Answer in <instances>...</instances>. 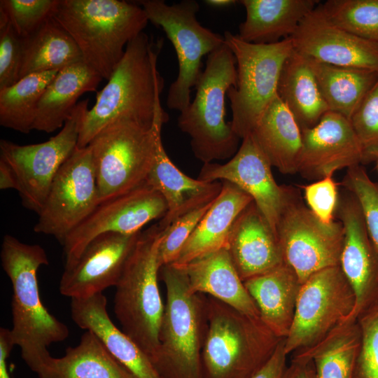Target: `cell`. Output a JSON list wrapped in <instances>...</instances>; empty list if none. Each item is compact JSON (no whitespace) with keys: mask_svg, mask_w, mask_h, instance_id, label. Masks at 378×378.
I'll return each instance as SVG.
<instances>
[{"mask_svg":"<svg viewBox=\"0 0 378 378\" xmlns=\"http://www.w3.org/2000/svg\"><path fill=\"white\" fill-rule=\"evenodd\" d=\"M162 42V38L154 41L143 31L127 43L106 85L97 92L95 104L85 113L77 148L88 146L100 130L120 118L152 126L164 85L157 70Z\"/></svg>","mask_w":378,"mask_h":378,"instance_id":"obj_1","label":"cell"},{"mask_svg":"<svg viewBox=\"0 0 378 378\" xmlns=\"http://www.w3.org/2000/svg\"><path fill=\"white\" fill-rule=\"evenodd\" d=\"M0 257L13 288L11 336L22 360L36 373L50 356L47 348L69 335L65 323L48 312L40 298L37 272L49 264L48 258L40 245L23 243L10 234L3 238Z\"/></svg>","mask_w":378,"mask_h":378,"instance_id":"obj_2","label":"cell"},{"mask_svg":"<svg viewBox=\"0 0 378 378\" xmlns=\"http://www.w3.org/2000/svg\"><path fill=\"white\" fill-rule=\"evenodd\" d=\"M52 17L72 37L85 63L107 80L127 43L148 22L136 2L120 0H59Z\"/></svg>","mask_w":378,"mask_h":378,"instance_id":"obj_3","label":"cell"},{"mask_svg":"<svg viewBox=\"0 0 378 378\" xmlns=\"http://www.w3.org/2000/svg\"><path fill=\"white\" fill-rule=\"evenodd\" d=\"M164 228L158 223L141 231L115 285L113 311L122 330L155 360L164 315L158 287L159 246Z\"/></svg>","mask_w":378,"mask_h":378,"instance_id":"obj_4","label":"cell"},{"mask_svg":"<svg viewBox=\"0 0 378 378\" xmlns=\"http://www.w3.org/2000/svg\"><path fill=\"white\" fill-rule=\"evenodd\" d=\"M207 329L202 351L203 378H251L281 340L260 317L206 298Z\"/></svg>","mask_w":378,"mask_h":378,"instance_id":"obj_5","label":"cell"},{"mask_svg":"<svg viewBox=\"0 0 378 378\" xmlns=\"http://www.w3.org/2000/svg\"><path fill=\"white\" fill-rule=\"evenodd\" d=\"M237 78L235 57L224 43L208 55L194 100L180 112L178 126L190 136L194 155L204 164L232 158L239 148L241 139L225 118V97Z\"/></svg>","mask_w":378,"mask_h":378,"instance_id":"obj_6","label":"cell"},{"mask_svg":"<svg viewBox=\"0 0 378 378\" xmlns=\"http://www.w3.org/2000/svg\"><path fill=\"white\" fill-rule=\"evenodd\" d=\"M160 272L166 286L167 300L160 347L153 363L163 378H203L206 298L190 290L182 268L169 264L162 266Z\"/></svg>","mask_w":378,"mask_h":378,"instance_id":"obj_7","label":"cell"},{"mask_svg":"<svg viewBox=\"0 0 378 378\" xmlns=\"http://www.w3.org/2000/svg\"><path fill=\"white\" fill-rule=\"evenodd\" d=\"M167 120L160 101L152 126L120 118L95 135L88 146L94 162L99 203L145 183L154 158L157 129Z\"/></svg>","mask_w":378,"mask_h":378,"instance_id":"obj_8","label":"cell"},{"mask_svg":"<svg viewBox=\"0 0 378 378\" xmlns=\"http://www.w3.org/2000/svg\"><path fill=\"white\" fill-rule=\"evenodd\" d=\"M225 43L233 53L237 64V84L227 93L230 102V125L242 139L250 134L261 115L278 94L282 68L292 54L290 38L268 44L248 43L229 31Z\"/></svg>","mask_w":378,"mask_h":378,"instance_id":"obj_9","label":"cell"},{"mask_svg":"<svg viewBox=\"0 0 378 378\" xmlns=\"http://www.w3.org/2000/svg\"><path fill=\"white\" fill-rule=\"evenodd\" d=\"M136 2L143 8L148 21L164 30L174 48L178 72L169 88L167 106L181 112L191 102L192 89L203 71L202 57L223 45L224 36L198 22L200 6L195 0H183L172 5L162 0Z\"/></svg>","mask_w":378,"mask_h":378,"instance_id":"obj_10","label":"cell"},{"mask_svg":"<svg viewBox=\"0 0 378 378\" xmlns=\"http://www.w3.org/2000/svg\"><path fill=\"white\" fill-rule=\"evenodd\" d=\"M276 234L284 262L294 270L301 285L316 272L340 264L344 243L341 222L322 223L304 204L298 188L287 186Z\"/></svg>","mask_w":378,"mask_h":378,"instance_id":"obj_11","label":"cell"},{"mask_svg":"<svg viewBox=\"0 0 378 378\" xmlns=\"http://www.w3.org/2000/svg\"><path fill=\"white\" fill-rule=\"evenodd\" d=\"M88 99L79 102L62 130L49 140L19 145L1 139L0 159L13 170L22 205L38 214L59 169L77 147Z\"/></svg>","mask_w":378,"mask_h":378,"instance_id":"obj_12","label":"cell"},{"mask_svg":"<svg viewBox=\"0 0 378 378\" xmlns=\"http://www.w3.org/2000/svg\"><path fill=\"white\" fill-rule=\"evenodd\" d=\"M354 304V292L340 265L313 274L300 286L292 326L284 339L286 354L321 341L344 323Z\"/></svg>","mask_w":378,"mask_h":378,"instance_id":"obj_13","label":"cell"},{"mask_svg":"<svg viewBox=\"0 0 378 378\" xmlns=\"http://www.w3.org/2000/svg\"><path fill=\"white\" fill-rule=\"evenodd\" d=\"M99 204L92 151L76 147L55 176L34 230L62 243Z\"/></svg>","mask_w":378,"mask_h":378,"instance_id":"obj_14","label":"cell"},{"mask_svg":"<svg viewBox=\"0 0 378 378\" xmlns=\"http://www.w3.org/2000/svg\"><path fill=\"white\" fill-rule=\"evenodd\" d=\"M167 211V205L162 195L146 182L99 203L61 243L64 268L71 266L97 236L108 232L139 233L148 223L162 219Z\"/></svg>","mask_w":378,"mask_h":378,"instance_id":"obj_15","label":"cell"},{"mask_svg":"<svg viewBox=\"0 0 378 378\" xmlns=\"http://www.w3.org/2000/svg\"><path fill=\"white\" fill-rule=\"evenodd\" d=\"M335 216L344 229L340 266L355 297L354 307L341 325L351 323L378 295V251L367 230L363 211L355 195L343 188L339 192Z\"/></svg>","mask_w":378,"mask_h":378,"instance_id":"obj_16","label":"cell"},{"mask_svg":"<svg viewBox=\"0 0 378 378\" xmlns=\"http://www.w3.org/2000/svg\"><path fill=\"white\" fill-rule=\"evenodd\" d=\"M241 140L238 150L228 162L204 164L197 178L206 182L226 181L236 185L252 197L276 234L287 186L276 183L271 163L252 134Z\"/></svg>","mask_w":378,"mask_h":378,"instance_id":"obj_17","label":"cell"},{"mask_svg":"<svg viewBox=\"0 0 378 378\" xmlns=\"http://www.w3.org/2000/svg\"><path fill=\"white\" fill-rule=\"evenodd\" d=\"M140 232H108L92 239L77 260L64 269L60 293L71 299L83 298L115 286Z\"/></svg>","mask_w":378,"mask_h":378,"instance_id":"obj_18","label":"cell"},{"mask_svg":"<svg viewBox=\"0 0 378 378\" xmlns=\"http://www.w3.org/2000/svg\"><path fill=\"white\" fill-rule=\"evenodd\" d=\"M293 50L319 62L378 71V43L332 24L317 6L290 37Z\"/></svg>","mask_w":378,"mask_h":378,"instance_id":"obj_19","label":"cell"},{"mask_svg":"<svg viewBox=\"0 0 378 378\" xmlns=\"http://www.w3.org/2000/svg\"><path fill=\"white\" fill-rule=\"evenodd\" d=\"M302 148L298 172L317 181L336 171L362 164V152L350 120L332 111L311 128L301 130Z\"/></svg>","mask_w":378,"mask_h":378,"instance_id":"obj_20","label":"cell"},{"mask_svg":"<svg viewBox=\"0 0 378 378\" xmlns=\"http://www.w3.org/2000/svg\"><path fill=\"white\" fill-rule=\"evenodd\" d=\"M227 249L243 281L284 262L277 237L253 201L236 219Z\"/></svg>","mask_w":378,"mask_h":378,"instance_id":"obj_21","label":"cell"},{"mask_svg":"<svg viewBox=\"0 0 378 378\" xmlns=\"http://www.w3.org/2000/svg\"><path fill=\"white\" fill-rule=\"evenodd\" d=\"M162 127L159 126L156 131L154 158L145 182L166 201L167 214L158 222L165 229L181 216L214 200L221 190L222 182H206L182 172L165 151Z\"/></svg>","mask_w":378,"mask_h":378,"instance_id":"obj_22","label":"cell"},{"mask_svg":"<svg viewBox=\"0 0 378 378\" xmlns=\"http://www.w3.org/2000/svg\"><path fill=\"white\" fill-rule=\"evenodd\" d=\"M103 293L71 299V316L80 328L93 332L109 353L135 378H163L149 356L111 319Z\"/></svg>","mask_w":378,"mask_h":378,"instance_id":"obj_23","label":"cell"},{"mask_svg":"<svg viewBox=\"0 0 378 378\" xmlns=\"http://www.w3.org/2000/svg\"><path fill=\"white\" fill-rule=\"evenodd\" d=\"M220 181V193L172 264L183 265L227 248L230 232L236 219L253 200L236 185L226 181Z\"/></svg>","mask_w":378,"mask_h":378,"instance_id":"obj_24","label":"cell"},{"mask_svg":"<svg viewBox=\"0 0 378 378\" xmlns=\"http://www.w3.org/2000/svg\"><path fill=\"white\" fill-rule=\"evenodd\" d=\"M176 266L186 272L192 293L208 294L245 314L260 317L227 248Z\"/></svg>","mask_w":378,"mask_h":378,"instance_id":"obj_25","label":"cell"},{"mask_svg":"<svg viewBox=\"0 0 378 378\" xmlns=\"http://www.w3.org/2000/svg\"><path fill=\"white\" fill-rule=\"evenodd\" d=\"M244 284L262 322L276 336L285 339L292 326L301 286L294 270L284 262L244 281Z\"/></svg>","mask_w":378,"mask_h":378,"instance_id":"obj_26","label":"cell"},{"mask_svg":"<svg viewBox=\"0 0 378 378\" xmlns=\"http://www.w3.org/2000/svg\"><path fill=\"white\" fill-rule=\"evenodd\" d=\"M102 77L83 60L59 71L38 104L33 130L51 133L62 128L84 93L95 91Z\"/></svg>","mask_w":378,"mask_h":378,"instance_id":"obj_27","label":"cell"},{"mask_svg":"<svg viewBox=\"0 0 378 378\" xmlns=\"http://www.w3.org/2000/svg\"><path fill=\"white\" fill-rule=\"evenodd\" d=\"M245 20L238 36L244 41L268 44L290 38L318 4L314 0H241Z\"/></svg>","mask_w":378,"mask_h":378,"instance_id":"obj_28","label":"cell"},{"mask_svg":"<svg viewBox=\"0 0 378 378\" xmlns=\"http://www.w3.org/2000/svg\"><path fill=\"white\" fill-rule=\"evenodd\" d=\"M250 134L272 167L284 174L298 172L302 131L293 115L278 94Z\"/></svg>","mask_w":378,"mask_h":378,"instance_id":"obj_29","label":"cell"},{"mask_svg":"<svg viewBox=\"0 0 378 378\" xmlns=\"http://www.w3.org/2000/svg\"><path fill=\"white\" fill-rule=\"evenodd\" d=\"M36 374L38 378H135L90 330L63 356L47 358Z\"/></svg>","mask_w":378,"mask_h":378,"instance_id":"obj_30","label":"cell"},{"mask_svg":"<svg viewBox=\"0 0 378 378\" xmlns=\"http://www.w3.org/2000/svg\"><path fill=\"white\" fill-rule=\"evenodd\" d=\"M277 93L301 130L315 126L329 111L309 58L294 50L282 68Z\"/></svg>","mask_w":378,"mask_h":378,"instance_id":"obj_31","label":"cell"},{"mask_svg":"<svg viewBox=\"0 0 378 378\" xmlns=\"http://www.w3.org/2000/svg\"><path fill=\"white\" fill-rule=\"evenodd\" d=\"M22 44L20 78L31 74L60 71L83 60L72 37L52 16L22 38Z\"/></svg>","mask_w":378,"mask_h":378,"instance_id":"obj_32","label":"cell"},{"mask_svg":"<svg viewBox=\"0 0 378 378\" xmlns=\"http://www.w3.org/2000/svg\"><path fill=\"white\" fill-rule=\"evenodd\" d=\"M356 322L339 326L319 342L298 351L293 358L314 364L313 370L308 363L311 378H354L360 344Z\"/></svg>","mask_w":378,"mask_h":378,"instance_id":"obj_33","label":"cell"},{"mask_svg":"<svg viewBox=\"0 0 378 378\" xmlns=\"http://www.w3.org/2000/svg\"><path fill=\"white\" fill-rule=\"evenodd\" d=\"M330 111L349 119L378 80V71L330 65L309 59Z\"/></svg>","mask_w":378,"mask_h":378,"instance_id":"obj_34","label":"cell"},{"mask_svg":"<svg viewBox=\"0 0 378 378\" xmlns=\"http://www.w3.org/2000/svg\"><path fill=\"white\" fill-rule=\"evenodd\" d=\"M58 71L31 74L0 90V125L23 134L33 130L41 97Z\"/></svg>","mask_w":378,"mask_h":378,"instance_id":"obj_35","label":"cell"},{"mask_svg":"<svg viewBox=\"0 0 378 378\" xmlns=\"http://www.w3.org/2000/svg\"><path fill=\"white\" fill-rule=\"evenodd\" d=\"M318 6L335 25L378 43V0H328Z\"/></svg>","mask_w":378,"mask_h":378,"instance_id":"obj_36","label":"cell"},{"mask_svg":"<svg viewBox=\"0 0 378 378\" xmlns=\"http://www.w3.org/2000/svg\"><path fill=\"white\" fill-rule=\"evenodd\" d=\"M341 186L358 200L367 230L378 251V182L372 180L360 164L346 169Z\"/></svg>","mask_w":378,"mask_h":378,"instance_id":"obj_37","label":"cell"},{"mask_svg":"<svg viewBox=\"0 0 378 378\" xmlns=\"http://www.w3.org/2000/svg\"><path fill=\"white\" fill-rule=\"evenodd\" d=\"M362 152V164L378 158V80L350 118Z\"/></svg>","mask_w":378,"mask_h":378,"instance_id":"obj_38","label":"cell"},{"mask_svg":"<svg viewBox=\"0 0 378 378\" xmlns=\"http://www.w3.org/2000/svg\"><path fill=\"white\" fill-rule=\"evenodd\" d=\"M59 0H1L0 11L20 38L32 34L52 16Z\"/></svg>","mask_w":378,"mask_h":378,"instance_id":"obj_39","label":"cell"},{"mask_svg":"<svg viewBox=\"0 0 378 378\" xmlns=\"http://www.w3.org/2000/svg\"><path fill=\"white\" fill-rule=\"evenodd\" d=\"M214 200L186 213L164 229L159 246L158 258L161 267L177 260L183 245Z\"/></svg>","mask_w":378,"mask_h":378,"instance_id":"obj_40","label":"cell"},{"mask_svg":"<svg viewBox=\"0 0 378 378\" xmlns=\"http://www.w3.org/2000/svg\"><path fill=\"white\" fill-rule=\"evenodd\" d=\"M360 316V344L354 378H378V301Z\"/></svg>","mask_w":378,"mask_h":378,"instance_id":"obj_41","label":"cell"},{"mask_svg":"<svg viewBox=\"0 0 378 378\" xmlns=\"http://www.w3.org/2000/svg\"><path fill=\"white\" fill-rule=\"evenodd\" d=\"M22 60V38L6 15L0 11V90L20 79Z\"/></svg>","mask_w":378,"mask_h":378,"instance_id":"obj_42","label":"cell"},{"mask_svg":"<svg viewBox=\"0 0 378 378\" xmlns=\"http://www.w3.org/2000/svg\"><path fill=\"white\" fill-rule=\"evenodd\" d=\"M301 188L307 206L312 213L322 223H331L335 220L339 197L337 185L332 176H327Z\"/></svg>","mask_w":378,"mask_h":378,"instance_id":"obj_43","label":"cell"},{"mask_svg":"<svg viewBox=\"0 0 378 378\" xmlns=\"http://www.w3.org/2000/svg\"><path fill=\"white\" fill-rule=\"evenodd\" d=\"M286 356L283 339L267 362L251 378H284L287 368Z\"/></svg>","mask_w":378,"mask_h":378,"instance_id":"obj_44","label":"cell"},{"mask_svg":"<svg viewBox=\"0 0 378 378\" xmlns=\"http://www.w3.org/2000/svg\"><path fill=\"white\" fill-rule=\"evenodd\" d=\"M10 330L0 328V378H12L8 368V360L15 346Z\"/></svg>","mask_w":378,"mask_h":378,"instance_id":"obj_45","label":"cell"},{"mask_svg":"<svg viewBox=\"0 0 378 378\" xmlns=\"http://www.w3.org/2000/svg\"><path fill=\"white\" fill-rule=\"evenodd\" d=\"M0 188L1 190L15 189L18 190V183L12 168L5 161L0 159Z\"/></svg>","mask_w":378,"mask_h":378,"instance_id":"obj_46","label":"cell"},{"mask_svg":"<svg viewBox=\"0 0 378 378\" xmlns=\"http://www.w3.org/2000/svg\"><path fill=\"white\" fill-rule=\"evenodd\" d=\"M284 378H311L308 362L293 359L287 367Z\"/></svg>","mask_w":378,"mask_h":378,"instance_id":"obj_47","label":"cell"},{"mask_svg":"<svg viewBox=\"0 0 378 378\" xmlns=\"http://www.w3.org/2000/svg\"><path fill=\"white\" fill-rule=\"evenodd\" d=\"M206 4L214 7H225L234 4L237 1L234 0H207Z\"/></svg>","mask_w":378,"mask_h":378,"instance_id":"obj_48","label":"cell"},{"mask_svg":"<svg viewBox=\"0 0 378 378\" xmlns=\"http://www.w3.org/2000/svg\"><path fill=\"white\" fill-rule=\"evenodd\" d=\"M377 169H378V158L377 159Z\"/></svg>","mask_w":378,"mask_h":378,"instance_id":"obj_49","label":"cell"},{"mask_svg":"<svg viewBox=\"0 0 378 378\" xmlns=\"http://www.w3.org/2000/svg\"><path fill=\"white\" fill-rule=\"evenodd\" d=\"M377 300L378 301V295H377Z\"/></svg>","mask_w":378,"mask_h":378,"instance_id":"obj_50","label":"cell"}]
</instances>
